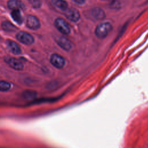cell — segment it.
<instances>
[{
	"instance_id": "obj_2",
	"label": "cell",
	"mask_w": 148,
	"mask_h": 148,
	"mask_svg": "<svg viewBox=\"0 0 148 148\" xmlns=\"http://www.w3.org/2000/svg\"><path fill=\"white\" fill-rule=\"evenodd\" d=\"M54 24L57 29L63 34L67 35L70 33L69 26L65 20L61 18H57L54 21Z\"/></svg>"
},
{
	"instance_id": "obj_14",
	"label": "cell",
	"mask_w": 148,
	"mask_h": 148,
	"mask_svg": "<svg viewBox=\"0 0 148 148\" xmlns=\"http://www.w3.org/2000/svg\"><path fill=\"white\" fill-rule=\"evenodd\" d=\"M11 16H12L13 19L18 24H21L23 23V19L21 15L20 12L18 9L13 10L11 13Z\"/></svg>"
},
{
	"instance_id": "obj_11",
	"label": "cell",
	"mask_w": 148,
	"mask_h": 148,
	"mask_svg": "<svg viewBox=\"0 0 148 148\" xmlns=\"http://www.w3.org/2000/svg\"><path fill=\"white\" fill-rule=\"evenodd\" d=\"M91 14L95 19L98 20H102L105 17L104 11L99 8H95L92 9L91 11Z\"/></svg>"
},
{
	"instance_id": "obj_8",
	"label": "cell",
	"mask_w": 148,
	"mask_h": 148,
	"mask_svg": "<svg viewBox=\"0 0 148 148\" xmlns=\"http://www.w3.org/2000/svg\"><path fill=\"white\" fill-rule=\"evenodd\" d=\"M57 42L58 45L64 50L66 51H69L72 48V44L71 41L68 39L66 38L64 36H60Z\"/></svg>"
},
{
	"instance_id": "obj_1",
	"label": "cell",
	"mask_w": 148,
	"mask_h": 148,
	"mask_svg": "<svg viewBox=\"0 0 148 148\" xmlns=\"http://www.w3.org/2000/svg\"><path fill=\"white\" fill-rule=\"evenodd\" d=\"M112 29V25L109 23H103L99 24L95 30V34L98 38H104Z\"/></svg>"
},
{
	"instance_id": "obj_19",
	"label": "cell",
	"mask_w": 148,
	"mask_h": 148,
	"mask_svg": "<svg viewBox=\"0 0 148 148\" xmlns=\"http://www.w3.org/2000/svg\"><path fill=\"white\" fill-rule=\"evenodd\" d=\"M75 3L78 4H83L84 3L85 0H73Z\"/></svg>"
},
{
	"instance_id": "obj_13",
	"label": "cell",
	"mask_w": 148,
	"mask_h": 148,
	"mask_svg": "<svg viewBox=\"0 0 148 148\" xmlns=\"http://www.w3.org/2000/svg\"><path fill=\"white\" fill-rule=\"evenodd\" d=\"M51 2L54 6L62 10H65L68 8V3L64 0H51Z\"/></svg>"
},
{
	"instance_id": "obj_17",
	"label": "cell",
	"mask_w": 148,
	"mask_h": 148,
	"mask_svg": "<svg viewBox=\"0 0 148 148\" xmlns=\"http://www.w3.org/2000/svg\"><path fill=\"white\" fill-rule=\"evenodd\" d=\"M109 6L113 9H119L121 7V3L119 0H112L110 3Z\"/></svg>"
},
{
	"instance_id": "obj_7",
	"label": "cell",
	"mask_w": 148,
	"mask_h": 148,
	"mask_svg": "<svg viewBox=\"0 0 148 148\" xmlns=\"http://www.w3.org/2000/svg\"><path fill=\"white\" fill-rule=\"evenodd\" d=\"M66 17L72 21L76 22L80 18V13L75 8H71L68 9L65 14Z\"/></svg>"
},
{
	"instance_id": "obj_12",
	"label": "cell",
	"mask_w": 148,
	"mask_h": 148,
	"mask_svg": "<svg viewBox=\"0 0 148 148\" xmlns=\"http://www.w3.org/2000/svg\"><path fill=\"white\" fill-rule=\"evenodd\" d=\"M1 26L2 29L7 32H14L17 29L16 27L8 21H3Z\"/></svg>"
},
{
	"instance_id": "obj_9",
	"label": "cell",
	"mask_w": 148,
	"mask_h": 148,
	"mask_svg": "<svg viewBox=\"0 0 148 148\" xmlns=\"http://www.w3.org/2000/svg\"><path fill=\"white\" fill-rule=\"evenodd\" d=\"M6 45L9 50L14 54H19L21 53V50L17 43L10 40L6 41Z\"/></svg>"
},
{
	"instance_id": "obj_6",
	"label": "cell",
	"mask_w": 148,
	"mask_h": 148,
	"mask_svg": "<svg viewBox=\"0 0 148 148\" xmlns=\"http://www.w3.org/2000/svg\"><path fill=\"white\" fill-rule=\"evenodd\" d=\"M5 61L11 68H13L15 70L21 71L24 68V65L23 63L20 61L15 58L9 57L5 59Z\"/></svg>"
},
{
	"instance_id": "obj_15",
	"label": "cell",
	"mask_w": 148,
	"mask_h": 148,
	"mask_svg": "<svg viewBox=\"0 0 148 148\" xmlns=\"http://www.w3.org/2000/svg\"><path fill=\"white\" fill-rule=\"evenodd\" d=\"M11 87L10 84L6 81H0V91H7L10 90Z\"/></svg>"
},
{
	"instance_id": "obj_18",
	"label": "cell",
	"mask_w": 148,
	"mask_h": 148,
	"mask_svg": "<svg viewBox=\"0 0 148 148\" xmlns=\"http://www.w3.org/2000/svg\"><path fill=\"white\" fill-rule=\"evenodd\" d=\"M29 3L34 8H39L42 6V2L40 0H29Z\"/></svg>"
},
{
	"instance_id": "obj_3",
	"label": "cell",
	"mask_w": 148,
	"mask_h": 148,
	"mask_svg": "<svg viewBox=\"0 0 148 148\" xmlns=\"http://www.w3.org/2000/svg\"><path fill=\"white\" fill-rule=\"evenodd\" d=\"M50 63L58 69L62 68L65 64V59L57 54H53L51 56L50 59Z\"/></svg>"
},
{
	"instance_id": "obj_10",
	"label": "cell",
	"mask_w": 148,
	"mask_h": 148,
	"mask_svg": "<svg viewBox=\"0 0 148 148\" xmlns=\"http://www.w3.org/2000/svg\"><path fill=\"white\" fill-rule=\"evenodd\" d=\"M8 6L9 9L15 10V9H24V4L20 0H10L8 2Z\"/></svg>"
},
{
	"instance_id": "obj_16",
	"label": "cell",
	"mask_w": 148,
	"mask_h": 148,
	"mask_svg": "<svg viewBox=\"0 0 148 148\" xmlns=\"http://www.w3.org/2000/svg\"><path fill=\"white\" fill-rule=\"evenodd\" d=\"M23 97L26 99H34L36 95V92L32 90H27L23 92Z\"/></svg>"
},
{
	"instance_id": "obj_4",
	"label": "cell",
	"mask_w": 148,
	"mask_h": 148,
	"mask_svg": "<svg viewBox=\"0 0 148 148\" xmlns=\"http://www.w3.org/2000/svg\"><path fill=\"white\" fill-rule=\"evenodd\" d=\"M16 38L20 42L25 45H31L34 41V39L31 35L23 31L18 32L16 35Z\"/></svg>"
},
{
	"instance_id": "obj_5",
	"label": "cell",
	"mask_w": 148,
	"mask_h": 148,
	"mask_svg": "<svg viewBox=\"0 0 148 148\" xmlns=\"http://www.w3.org/2000/svg\"><path fill=\"white\" fill-rule=\"evenodd\" d=\"M26 24L29 28L32 29H38L40 26L38 18L32 15H29L27 16Z\"/></svg>"
},
{
	"instance_id": "obj_20",
	"label": "cell",
	"mask_w": 148,
	"mask_h": 148,
	"mask_svg": "<svg viewBox=\"0 0 148 148\" xmlns=\"http://www.w3.org/2000/svg\"><path fill=\"white\" fill-rule=\"evenodd\" d=\"M1 39H2V38H1V36H0V40H1Z\"/></svg>"
}]
</instances>
